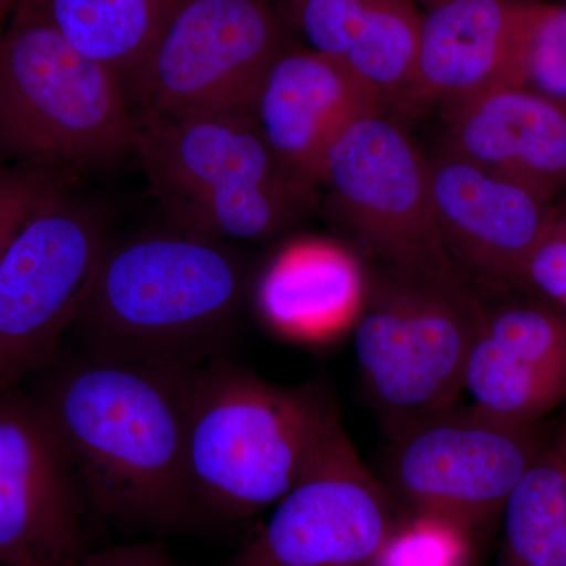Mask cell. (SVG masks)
Segmentation results:
<instances>
[{"mask_svg": "<svg viewBox=\"0 0 566 566\" xmlns=\"http://www.w3.org/2000/svg\"><path fill=\"white\" fill-rule=\"evenodd\" d=\"M196 368L87 354L52 376L39 401L96 515L150 532L196 517L186 452Z\"/></svg>", "mask_w": 566, "mask_h": 566, "instance_id": "1", "label": "cell"}, {"mask_svg": "<svg viewBox=\"0 0 566 566\" xmlns=\"http://www.w3.org/2000/svg\"><path fill=\"white\" fill-rule=\"evenodd\" d=\"M244 270L221 241L177 230L106 245L73 324L93 352L192 365L229 326Z\"/></svg>", "mask_w": 566, "mask_h": 566, "instance_id": "2", "label": "cell"}, {"mask_svg": "<svg viewBox=\"0 0 566 566\" xmlns=\"http://www.w3.org/2000/svg\"><path fill=\"white\" fill-rule=\"evenodd\" d=\"M338 420L316 386L273 385L226 363L196 368L186 452L197 506L241 520L277 504Z\"/></svg>", "mask_w": 566, "mask_h": 566, "instance_id": "3", "label": "cell"}, {"mask_svg": "<svg viewBox=\"0 0 566 566\" xmlns=\"http://www.w3.org/2000/svg\"><path fill=\"white\" fill-rule=\"evenodd\" d=\"M134 151L178 230L210 240L273 237L312 200L249 112L142 118Z\"/></svg>", "mask_w": 566, "mask_h": 566, "instance_id": "4", "label": "cell"}, {"mask_svg": "<svg viewBox=\"0 0 566 566\" xmlns=\"http://www.w3.org/2000/svg\"><path fill=\"white\" fill-rule=\"evenodd\" d=\"M7 155L65 172L134 151L136 114L125 82L73 46L40 0H17L0 39Z\"/></svg>", "mask_w": 566, "mask_h": 566, "instance_id": "5", "label": "cell"}, {"mask_svg": "<svg viewBox=\"0 0 566 566\" xmlns=\"http://www.w3.org/2000/svg\"><path fill=\"white\" fill-rule=\"evenodd\" d=\"M482 312L465 281L389 271L368 290L354 349L367 392L392 431L452 408Z\"/></svg>", "mask_w": 566, "mask_h": 566, "instance_id": "6", "label": "cell"}, {"mask_svg": "<svg viewBox=\"0 0 566 566\" xmlns=\"http://www.w3.org/2000/svg\"><path fill=\"white\" fill-rule=\"evenodd\" d=\"M266 0H172L125 87L136 120L249 112L282 52Z\"/></svg>", "mask_w": 566, "mask_h": 566, "instance_id": "7", "label": "cell"}, {"mask_svg": "<svg viewBox=\"0 0 566 566\" xmlns=\"http://www.w3.org/2000/svg\"><path fill=\"white\" fill-rule=\"evenodd\" d=\"M322 185L342 221L389 271L465 281L436 227L428 159L381 111L338 137L327 153Z\"/></svg>", "mask_w": 566, "mask_h": 566, "instance_id": "8", "label": "cell"}, {"mask_svg": "<svg viewBox=\"0 0 566 566\" xmlns=\"http://www.w3.org/2000/svg\"><path fill=\"white\" fill-rule=\"evenodd\" d=\"M104 248L96 216L66 192L11 240L0 256V394L51 364Z\"/></svg>", "mask_w": 566, "mask_h": 566, "instance_id": "9", "label": "cell"}, {"mask_svg": "<svg viewBox=\"0 0 566 566\" xmlns=\"http://www.w3.org/2000/svg\"><path fill=\"white\" fill-rule=\"evenodd\" d=\"M389 480L415 510L460 526L502 515L545 444L535 424L495 420L475 408H449L392 431Z\"/></svg>", "mask_w": 566, "mask_h": 566, "instance_id": "10", "label": "cell"}, {"mask_svg": "<svg viewBox=\"0 0 566 566\" xmlns=\"http://www.w3.org/2000/svg\"><path fill=\"white\" fill-rule=\"evenodd\" d=\"M397 527L392 499L338 420L262 532L227 566H376Z\"/></svg>", "mask_w": 566, "mask_h": 566, "instance_id": "11", "label": "cell"}, {"mask_svg": "<svg viewBox=\"0 0 566 566\" xmlns=\"http://www.w3.org/2000/svg\"><path fill=\"white\" fill-rule=\"evenodd\" d=\"M84 486L39 400L0 394V566H76L91 551Z\"/></svg>", "mask_w": 566, "mask_h": 566, "instance_id": "12", "label": "cell"}, {"mask_svg": "<svg viewBox=\"0 0 566 566\" xmlns=\"http://www.w3.org/2000/svg\"><path fill=\"white\" fill-rule=\"evenodd\" d=\"M428 181L436 227L458 270L520 283L528 256L557 221L553 200L449 147L428 159Z\"/></svg>", "mask_w": 566, "mask_h": 566, "instance_id": "13", "label": "cell"}, {"mask_svg": "<svg viewBox=\"0 0 566 566\" xmlns=\"http://www.w3.org/2000/svg\"><path fill=\"white\" fill-rule=\"evenodd\" d=\"M538 0H434L422 13L409 103L460 102L475 93L523 87V63Z\"/></svg>", "mask_w": 566, "mask_h": 566, "instance_id": "14", "label": "cell"}, {"mask_svg": "<svg viewBox=\"0 0 566 566\" xmlns=\"http://www.w3.org/2000/svg\"><path fill=\"white\" fill-rule=\"evenodd\" d=\"M382 106L342 63L312 50L282 51L264 74L251 114L283 167L314 189L338 137Z\"/></svg>", "mask_w": 566, "mask_h": 566, "instance_id": "15", "label": "cell"}, {"mask_svg": "<svg viewBox=\"0 0 566 566\" xmlns=\"http://www.w3.org/2000/svg\"><path fill=\"white\" fill-rule=\"evenodd\" d=\"M446 147L547 200L566 186V104L501 85L444 106Z\"/></svg>", "mask_w": 566, "mask_h": 566, "instance_id": "16", "label": "cell"}, {"mask_svg": "<svg viewBox=\"0 0 566 566\" xmlns=\"http://www.w3.org/2000/svg\"><path fill=\"white\" fill-rule=\"evenodd\" d=\"M368 290L353 252L329 241L303 240L283 248L264 268L256 307L275 333L319 344L356 324Z\"/></svg>", "mask_w": 566, "mask_h": 566, "instance_id": "17", "label": "cell"}, {"mask_svg": "<svg viewBox=\"0 0 566 566\" xmlns=\"http://www.w3.org/2000/svg\"><path fill=\"white\" fill-rule=\"evenodd\" d=\"M172 0H40L54 28L123 82L151 46Z\"/></svg>", "mask_w": 566, "mask_h": 566, "instance_id": "18", "label": "cell"}, {"mask_svg": "<svg viewBox=\"0 0 566 566\" xmlns=\"http://www.w3.org/2000/svg\"><path fill=\"white\" fill-rule=\"evenodd\" d=\"M499 566H566V441L546 447L504 510Z\"/></svg>", "mask_w": 566, "mask_h": 566, "instance_id": "19", "label": "cell"}, {"mask_svg": "<svg viewBox=\"0 0 566 566\" xmlns=\"http://www.w3.org/2000/svg\"><path fill=\"white\" fill-rule=\"evenodd\" d=\"M422 13L412 0H375L342 65L387 102L411 99Z\"/></svg>", "mask_w": 566, "mask_h": 566, "instance_id": "20", "label": "cell"}, {"mask_svg": "<svg viewBox=\"0 0 566 566\" xmlns=\"http://www.w3.org/2000/svg\"><path fill=\"white\" fill-rule=\"evenodd\" d=\"M464 528L442 517L416 515L397 527L376 566H465Z\"/></svg>", "mask_w": 566, "mask_h": 566, "instance_id": "21", "label": "cell"}, {"mask_svg": "<svg viewBox=\"0 0 566 566\" xmlns=\"http://www.w3.org/2000/svg\"><path fill=\"white\" fill-rule=\"evenodd\" d=\"M375 0H290L311 50L344 63Z\"/></svg>", "mask_w": 566, "mask_h": 566, "instance_id": "22", "label": "cell"}, {"mask_svg": "<svg viewBox=\"0 0 566 566\" xmlns=\"http://www.w3.org/2000/svg\"><path fill=\"white\" fill-rule=\"evenodd\" d=\"M523 87L566 104V3L539 6L524 57Z\"/></svg>", "mask_w": 566, "mask_h": 566, "instance_id": "23", "label": "cell"}, {"mask_svg": "<svg viewBox=\"0 0 566 566\" xmlns=\"http://www.w3.org/2000/svg\"><path fill=\"white\" fill-rule=\"evenodd\" d=\"M65 172L21 164L0 166V256L22 226L54 197L66 192Z\"/></svg>", "mask_w": 566, "mask_h": 566, "instance_id": "24", "label": "cell"}, {"mask_svg": "<svg viewBox=\"0 0 566 566\" xmlns=\"http://www.w3.org/2000/svg\"><path fill=\"white\" fill-rule=\"evenodd\" d=\"M520 283L566 318V218H557L528 256Z\"/></svg>", "mask_w": 566, "mask_h": 566, "instance_id": "25", "label": "cell"}, {"mask_svg": "<svg viewBox=\"0 0 566 566\" xmlns=\"http://www.w3.org/2000/svg\"><path fill=\"white\" fill-rule=\"evenodd\" d=\"M76 566H181L159 543L144 542L88 551Z\"/></svg>", "mask_w": 566, "mask_h": 566, "instance_id": "26", "label": "cell"}, {"mask_svg": "<svg viewBox=\"0 0 566 566\" xmlns=\"http://www.w3.org/2000/svg\"><path fill=\"white\" fill-rule=\"evenodd\" d=\"M9 20V18H7ZM7 21H0V39H2L3 28H6ZM7 155L6 136H3V122H2V106H0V158Z\"/></svg>", "mask_w": 566, "mask_h": 566, "instance_id": "27", "label": "cell"}, {"mask_svg": "<svg viewBox=\"0 0 566 566\" xmlns=\"http://www.w3.org/2000/svg\"><path fill=\"white\" fill-rule=\"evenodd\" d=\"M17 0H0V21H7Z\"/></svg>", "mask_w": 566, "mask_h": 566, "instance_id": "28", "label": "cell"}, {"mask_svg": "<svg viewBox=\"0 0 566 566\" xmlns=\"http://www.w3.org/2000/svg\"><path fill=\"white\" fill-rule=\"evenodd\" d=\"M423 2H424V6H430V3H433L434 0H423Z\"/></svg>", "mask_w": 566, "mask_h": 566, "instance_id": "29", "label": "cell"}]
</instances>
